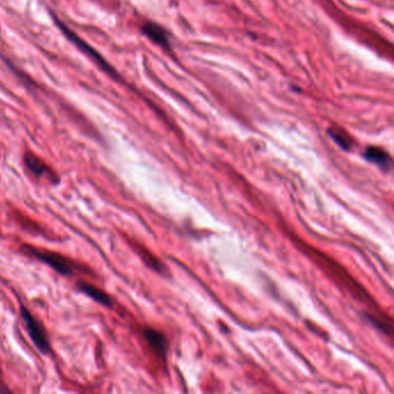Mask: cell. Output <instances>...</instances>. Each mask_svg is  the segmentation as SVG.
Here are the masks:
<instances>
[{"label":"cell","mask_w":394,"mask_h":394,"mask_svg":"<svg viewBox=\"0 0 394 394\" xmlns=\"http://www.w3.org/2000/svg\"><path fill=\"white\" fill-rule=\"evenodd\" d=\"M23 250L25 253L29 254L30 257L36 258L38 261L50 266L57 273L65 275V277L73 275L76 270H83V266H80V265L76 264V261H72L71 258L65 257V256L58 253V252L35 248V246L28 244H23Z\"/></svg>","instance_id":"6da1fadb"},{"label":"cell","mask_w":394,"mask_h":394,"mask_svg":"<svg viewBox=\"0 0 394 394\" xmlns=\"http://www.w3.org/2000/svg\"><path fill=\"white\" fill-rule=\"evenodd\" d=\"M20 315L23 317L29 337L32 339L36 348L41 353H50V340H49L47 330H45L44 326L42 325L41 321H38L37 318L32 315V312L29 311L28 309L23 305H21V308H20Z\"/></svg>","instance_id":"7a4b0ae2"},{"label":"cell","mask_w":394,"mask_h":394,"mask_svg":"<svg viewBox=\"0 0 394 394\" xmlns=\"http://www.w3.org/2000/svg\"><path fill=\"white\" fill-rule=\"evenodd\" d=\"M56 23H57L58 27H59V29L63 32L64 35L66 36L71 42H73L74 44H76L78 48L81 49L87 56L92 58V59L96 61V64H97L99 66H101L107 73L114 74V68L105 61V58L102 57L99 52H96L94 48H92L90 45L87 44L86 42L83 41V38L76 35V32H72L66 25H64L61 20L56 19Z\"/></svg>","instance_id":"3957f363"},{"label":"cell","mask_w":394,"mask_h":394,"mask_svg":"<svg viewBox=\"0 0 394 394\" xmlns=\"http://www.w3.org/2000/svg\"><path fill=\"white\" fill-rule=\"evenodd\" d=\"M23 161H25V167H27L29 172H32V175L36 176L37 178L45 177L54 185L59 183V177L56 175V172L43 160L36 156L34 153H25Z\"/></svg>","instance_id":"277c9868"},{"label":"cell","mask_w":394,"mask_h":394,"mask_svg":"<svg viewBox=\"0 0 394 394\" xmlns=\"http://www.w3.org/2000/svg\"><path fill=\"white\" fill-rule=\"evenodd\" d=\"M76 287H78V289H79L80 292H83L85 295L94 299L95 302L105 305V306H112V297H110L107 292L97 288V287L92 286L90 283L85 282V281H78Z\"/></svg>","instance_id":"5b68a950"},{"label":"cell","mask_w":394,"mask_h":394,"mask_svg":"<svg viewBox=\"0 0 394 394\" xmlns=\"http://www.w3.org/2000/svg\"><path fill=\"white\" fill-rule=\"evenodd\" d=\"M143 335L147 342L150 345V348L154 350V353L160 357H165L167 353V340L162 333H160L159 330H153V328H146L143 330Z\"/></svg>","instance_id":"8992f818"},{"label":"cell","mask_w":394,"mask_h":394,"mask_svg":"<svg viewBox=\"0 0 394 394\" xmlns=\"http://www.w3.org/2000/svg\"><path fill=\"white\" fill-rule=\"evenodd\" d=\"M143 34L150 37L153 42H155L156 44L161 45L162 48H169V38L165 32V29L161 28L160 25L155 23H147L141 27Z\"/></svg>","instance_id":"52a82bcc"},{"label":"cell","mask_w":394,"mask_h":394,"mask_svg":"<svg viewBox=\"0 0 394 394\" xmlns=\"http://www.w3.org/2000/svg\"><path fill=\"white\" fill-rule=\"evenodd\" d=\"M364 157L370 162L381 165V168L388 169L391 167V157L388 153L378 147H369L364 152Z\"/></svg>","instance_id":"ba28073f"},{"label":"cell","mask_w":394,"mask_h":394,"mask_svg":"<svg viewBox=\"0 0 394 394\" xmlns=\"http://www.w3.org/2000/svg\"><path fill=\"white\" fill-rule=\"evenodd\" d=\"M328 134L339 146L342 147L343 150H350L352 148L353 141L345 131L339 130V129H337V130L330 129V130H328Z\"/></svg>","instance_id":"9c48e42d"},{"label":"cell","mask_w":394,"mask_h":394,"mask_svg":"<svg viewBox=\"0 0 394 394\" xmlns=\"http://www.w3.org/2000/svg\"><path fill=\"white\" fill-rule=\"evenodd\" d=\"M0 374H1V371H0Z\"/></svg>","instance_id":"30bf717a"}]
</instances>
